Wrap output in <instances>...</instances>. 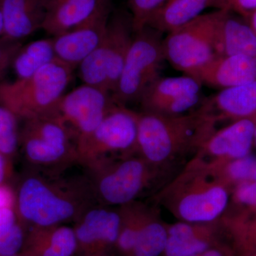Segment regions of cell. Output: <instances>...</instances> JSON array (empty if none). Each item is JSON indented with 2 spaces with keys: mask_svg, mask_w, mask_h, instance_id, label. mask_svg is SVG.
I'll return each mask as SVG.
<instances>
[{
  "mask_svg": "<svg viewBox=\"0 0 256 256\" xmlns=\"http://www.w3.org/2000/svg\"><path fill=\"white\" fill-rule=\"evenodd\" d=\"M14 192L18 216L26 228L75 222L96 200L88 178L67 180L40 171L24 175Z\"/></svg>",
  "mask_w": 256,
  "mask_h": 256,
  "instance_id": "6da1fadb",
  "label": "cell"
},
{
  "mask_svg": "<svg viewBox=\"0 0 256 256\" xmlns=\"http://www.w3.org/2000/svg\"><path fill=\"white\" fill-rule=\"evenodd\" d=\"M232 190L210 166L192 158L154 196L178 222L210 223L222 218L230 203Z\"/></svg>",
  "mask_w": 256,
  "mask_h": 256,
  "instance_id": "7a4b0ae2",
  "label": "cell"
},
{
  "mask_svg": "<svg viewBox=\"0 0 256 256\" xmlns=\"http://www.w3.org/2000/svg\"><path fill=\"white\" fill-rule=\"evenodd\" d=\"M216 124L197 110L178 116L138 114V154L151 164L168 170L178 160L194 156Z\"/></svg>",
  "mask_w": 256,
  "mask_h": 256,
  "instance_id": "3957f363",
  "label": "cell"
},
{
  "mask_svg": "<svg viewBox=\"0 0 256 256\" xmlns=\"http://www.w3.org/2000/svg\"><path fill=\"white\" fill-rule=\"evenodd\" d=\"M88 168L96 201L118 207L137 201L144 192L160 182L168 170L151 164L138 154L108 158Z\"/></svg>",
  "mask_w": 256,
  "mask_h": 256,
  "instance_id": "277c9868",
  "label": "cell"
},
{
  "mask_svg": "<svg viewBox=\"0 0 256 256\" xmlns=\"http://www.w3.org/2000/svg\"><path fill=\"white\" fill-rule=\"evenodd\" d=\"M74 68L56 60L32 76L0 82V105L20 120L53 112L70 82Z\"/></svg>",
  "mask_w": 256,
  "mask_h": 256,
  "instance_id": "5b68a950",
  "label": "cell"
},
{
  "mask_svg": "<svg viewBox=\"0 0 256 256\" xmlns=\"http://www.w3.org/2000/svg\"><path fill=\"white\" fill-rule=\"evenodd\" d=\"M133 37L131 15L124 12L111 13L104 40L79 64V75L84 84L112 94Z\"/></svg>",
  "mask_w": 256,
  "mask_h": 256,
  "instance_id": "8992f818",
  "label": "cell"
},
{
  "mask_svg": "<svg viewBox=\"0 0 256 256\" xmlns=\"http://www.w3.org/2000/svg\"><path fill=\"white\" fill-rule=\"evenodd\" d=\"M24 122L20 148L28 163L42 169H56L78 162L73 133L56 114H44Z\"/></svg>",
  "mask_w": 256,
  "mask_h": 256,
  "instance_id": "52a82bcc",
  "label": "cell"
},
{
  "mask_svg": "<svg viewBox=\"0 0 256 256\" xmlns=\"http://www.w3.org/2000/svg\"><path fill=\"white\" fill-rule=\"evenodd\" d=\"M224 10L202 14L168 34L163 40L165 60L191 76L217 58L216 40Z\"/></svg>",
  "mask_w": 256,
  "mask_h": 256,
  "instance_id": "ba28073f",
  "label": "cell"
},
{
  "mask_svg": "<svg viewBox=\"0 0 256 256\" xmlns=\"http://www.w3.org/2000/svg\"><path fill=\"white\" fill-rule=\"evenodd\" d=\"M161 34L149 26L134 33L117 86L112 94L118 105L140 102L148 88L159 78L165 60Z\"/></svg>",
  "mask_w": 256,
  "mask_h": 256,
  "instance_id": "9c48e42d",
  "label": "cell"
},
{
  "mask_svg": "<svg viewBox=\"0 0 256 256\" xmlns=\"http://www.w3.org/2000/svg\"><path fill=\"white\" fill-rule=\"evenodd\" d=\"M138 112L116 105L88 137L76 144L78 162L89 166L108 158L138 154Z\"/></svg>",
  "mask_w": 256,
  "mask_h": 256,
  "instance_id": "30bf717a",
  "label": "cell"
},
{
  "mask_svg": "<svg viewBox=\"0 0 256 256\" xmlns=\"http://www.w3.org/2000/svg\"><path fill=\"white\" fill-rule=\"evenodd\" d=\"M116 105L110 92L84 84L62 96L53 112L72 131L76 143L90 136Z\"/></svg>",
  "mask_w": 256,
  "mask_h": 256,
  "instance_id": "8fae6325",
  "label": "cell"
},
{
  "mask_svg": "<svg viewBox=\"0 0 256 256\" xmlns=\"http://www.w3.org/2000/svg\"><path fill=\"white\" fill-rule=\"evenodd\" d=\"M201 82L191 76L156 78L148 88L140 102L142 112L178 116L193 112L204 99Z\"/></svg>",
  "mask_w": 256,
  "mask_h": 256,
  "instance_id": "7c38bea8",
  "label": "cell"
},
{
  "mask_svg": "<svg viewBox=\"0 0 256 256\" xmlns=\"http://www.w3.org/2000/svg\"><path fill=\"white\" fill-rule=\"evenodd\" d=\"M120 226L119 210L94 206L76 220V256H112Z\"/></svg>",
  "mask_w": 256,
  "mask_h": 256,
  "instance_id": "4fadbf2b",
  "label": "cell"
},
{
  "mask_svg": "<svg viewBox=\"0 0 256 256\" xmlns=\"http://www.w3.org/2000/svg\"><path fill=\"white\" fill-rule=\"evenodd\" d=\"M256 128V116L215 130L193 158L208 166H214L248 156L254 144Z\"/></svg>",
  "mask_w": 256,
  "mask_h": 256,
  "instance_id": "5bb4252c",
  "label": "cell"
},
{
  "mask_svg": "<svg viewBox=\"0 0 256 256\" xmlns=\"http://www.w3.org/2000/svg\"><path fill=\"white\" fill-rule=\"evenodd\" d=\"M111 14L110 5L70 31L52 37L56 56L74 69L100 44Z\"/></svg>",
  "mask_w": 256,
  "mask_h": 256,
  "instance_id": "9a60e30c",
  "label": "cell"
},
{
  "mask_svg": "<svg viewBox=\"0 0 256 256\" xmlns=\"http://www.w3.org/2000/svg\"><path fill=\"white\" fill-rule=\"evenodd\" d=\"M220 220L210 223L168 224V240L161 256H191L225 242L226 236Z\"/></svg>",
  "mask_w": 256,
  "mask_h": 256,
  "instance_id": "2e32d148",
  "label": "cell"
},
{
  "mask_svg": "<svg viewBox=\"0 0 256 256\" xmlns=\"http://www.w3.org/2000/svg\"><path fill=\"white\" fill-rule=\"evenodd\" d=\"M196 110L210 116L216 124L254 117L256 116V82L220 89L204 99Z\"/></svg>",
  "mask_w": 256,
  "mask_h": 256,
  "instance_id": "e0dca14e",
  "label": "cell"
},
{
  "mask_svg": "<svg viewBox=\"0 0 256 256\" xmlns=\"http://www.w3.org/2000/svg\"><path fill=\"white\" fill-rule=\"evenodd\" d=\"M202 85L226 88L256 82V56L217 57L192 74Z\"/></svg>",
  "mask_w": 256,
  "mask_h": 256,
  "instance_id": "ac0fdd59",
  "label": "cell"
},
{
  "mask_svg": "<svg viewBox=\"0 0 256 256\" xmlns=\"http://www.w3.org/2000/svg\"><path fill=\"white\" fill-rule=\"evenodd\" d=\"M42 30L52 37L70 31L109 6L108 0H45Z\"/></svg>",
  "mask_w": 256,
  "mask_h": 256,
  "instance_id": "d6986e66",
  "label": "cell"
},
{
  "mask_svg": "<svg viewBox=\"0 0 256 256\" xmlns=\"http://www.w3.org/2000/svg\"><path fill=\"white\" fill-rule=\"evenodd\" d=\"M2 8L3 40L22 42L42 28L46 16L45 0H2Z\"/></svg>",
  "mask_w": 256,
  "mask_h": 256,
  "instance_id": "ffe728a7",
  "label": "cell"
},
{
  "mask_svg": "<svg viewBox=\"0 0 256 256\" xmlns=\"http://www.w3.org/2000/svg\"><path fill=\"white\" fill-rule=\"evenodd\" d=\"M77 240L74 227L65 224L30 227L21 256H76Z\"/></svg>",
  "mask_w": 256,
  "mask_h": 256,
  "instance_id": "44dd1931",
  "label": "cell"
},
{
  "mask_svg": "<svg viewBox=\"0 0 256 256\" xmlns=\"http://www.w3.org/2000/svg\"><path fill=\"white\" fill-rule=\"evenodd\" d=\"M216 53L217 57L256 56L255 32L242 16L224 11L217 32Z\"/></svg>",
  "mask_w": 256,
  "mask_h": 256,
  "instance_id": "7402d4cb",
  "label": "cell"
},
{
  "mask_svg": "<svg viewBox=\"0 0 256 256\" xmlns=\"http://www.w3.org/2000/svg\"><path fill=\"white\" fill-rule=\"evenodd\" d=\"M26 230L16 210L14 188L0 185V256L20 254Z\"/></svg>",
  "mask_w": 256,
  "mask_h": 256,
  "instance_id": "603a6c76",
  "label": "cell"
},
{
  "mask_svg": "<svg viewBox=\"0 0 256 256\" xmlns=\"http://www.w3.org/2000/svg\"><path fill=\"white\" fill-rule=\"evenodd\" d=\"M210 0H166L153 15L148 26L160 32L170 33L202 14Z\"/></svg>",
  "mask_w": 256,
  "mask_h": 256,
  "instance_id": "cb8c5ba5",
  "label": "cell"
},
{
  "mask_svg": "<svg viewBox=\"0 0 256 256\" xmlns=\"http://www.w3.org/2000/svg\"><path fill=\"white\" fill-rule=\"evenodd\" d=\"M220 220L236 255L256 250V208L227 210Z\"/></svg>",
  "mask_w": 256,
  "mask_h": 256,
  "instance_id": "d4e9b609",
  "label": "cell"
},
{
  "mask_svg": "<svg viewBox=\"0 0 256 256\" xmlns=\"http://www.w3.org/2000/svg\"><path fill=\"white\" fill-rule=\"evenodd\" d=\"M56 60L53 38H42L22 45L15 55L12 68L16 79L26 78Z\"/></svg>",
  "mask_w": 256,
  "mask_h": 256,
  "instance_id": "484cf974",
  "label": "cell"
},
{
  "mask_svg": "<svg viewBox=\"0 0 256 256\" xmlns=\"http://www.w3.org/2000/svg\"><path fill=\"white\" fill-rule=\"evenodd\" d=\"M152 206L134 201L119 207L120 226L116 252L120 256H132L133 250Z\"/></svg>",
  "mask_w": 256,
  "mask_h": 256,
  "instance_id": "4316f807",
  "label": "cell"
},
{
  "mask_svg": "<svg viewBox=\"0 0 256 256\" xmlns=\"http://www.w3.org/2000/svg\"><path fill=\"white\" fill-rule=\"evenodd\" d=\"M168 224L160 216L156 207L152 206L143 224L132 256H161L166 246Z\"/></svg>",
  "mask_w": 256,
  "mask_h": 256,
  "instance_id": "83f0119b",
  "label": "cell"
},
{
  "mask_svg": "<svg viewBox=\"0 0 256 256\" xmlns=\"http://www.w3.org/2000/svg\"><path fill=\"white\" fill-rule=\"evenodd\" d=\"M208 166L232 190L238 184L252 181L256 168V156L250 154L222 164Z\"/></svg>",
  "mask_w": 256,
  "mask_h": 256,
  "instance_id": "f1b7e54d",
  "label": "cell"
},
{
  "mask_svg": "<svg viewBox=\"0 0 256 256\" xmlns=\"http://www.w3.org/2000/svg\"><path fill=\"white\" fill-rule=\"evenodd\" d=\"M20 119L0 105V153L13 160L20 148Z\"/></svg>",
  "mask_w": 256,
  "mask_h": 256,
  "instance_id": "f546056e",
  "label": "cell"
},
{
  "mask_svg": "<svg viewBox=\"0 0 256 256\" xmlns=\"http://www.w3.org/2000/svg\"><path fill=\"white\" fill-rule=\"evenodd\" d=\"M166 0H128L134 33L148 26L150 20Z\"/></svg>",
  "mask_w": 256,
  "mask_h": 256,
  "instance_id": "4dcf8cb0",
  "label": "cell"
},
{
  "mask_svg": "<svg viewBox=\"0 0 256 256\" xmlns=\"http://www.w3.org/2000/svg\"><path fill=\"white\" fill-rule=\"evenodd\" d=\"M228 207L230 210L256 208V181L244 182L234 186Z\"/></svg>",
  "mask_w": 256,
  "mask_h": 256,
  "instance_id": "1f68e13d",
  "label": "cell"
},
{
  "mask_svg": "<svg viewBox=\"0 0 256 256\" xmlns=\"http://www.w3.org/2000/svg\"><path fill=\"white\" fill-rule=\"evenodd\" d=\"M224 10L246 20L256 10V0H210L208 8Z\"/></svg>",
  "mask_w": 256,
  "mask_h": 256,
  "instance_id": "d6a6232c",
  "label": "cell"
},
{
  "mask_svg": "<svg viewBox=\"0 0 256 256\" xmlns=\"http://www.w3.org/2000/svg\"><path fill=\"white\" fill-rule=\"evenodd\" d=\"M22 45V42L8 41L0 38V82L12 67L15 55Z\"/></svg>",
  "mask_w": 256,
  "mask_h": 256,
  "instance_id": "836d02e7",
  "label": "cell"
},
{
  "mask_svg": "<svg viewBox=\"0 0 256 256\" xmlns=\"http://www.w3.org/2000/svg\"><path fill=\"white\" fill-rule=\"evenodd\" d=\"M191 256H236V252L230 242L225 240L204 252Z\"/></svg>",
  "mask_w": 256,
  "mask_h": 256,
  "instance_id": "e575fe53",
  "label": "cell"
},
{
  "mask_svg": "<svg viewBox=\"0 0 256 256\" xmlns=\"http://www.w3.org/2000/svg\"><path fill=\"white\" fill-rule=\"evenodd\" d=\"M13 174L12 160L0 153V185L10 184Z\"/></svg>",
  "mask_w": 256,
  "mask_h": 256,
  "instance_id": "d590c367",
  "label": "cell"
},
{
  "mask_svg": "<svg viewBox=\"0 0 256 256\" xmlns=\"http://www.w3.org/2000/svg\"><path fill=\"white\" fill-rule=\"evenodd\" d=\"M246 21L248 23L250 28L254 30V31L255 32V33L256 34V11H254L252 14L249 15L248 18L246 20Z\"/></svg>",
  "mask_w": 256,
  "mask_h": 256,
  "instance_id": "8d00e7d4",
  "label": "cell"
},
{
  "mask_svg": "<svg viewBox=\"0 0 256 256\" xmlns=\"http://www.w3.org/2000/svg\"><path fill=\"white\" fill-rule=\"evenodd\" d=\"M2 0H0V38H1L2 35L3 33V15H2Z\"/></svg>",
  "mask_w": 256,
  "mask_h": 256,
  "instance_id": "74e56055",
  "label": "cell"
},
{
  "mask_svg": "<svg viewBox=\"0 0 256 256\" xmlns=\"http://www.w3.org/2000/svg\"><path fill=\"white\" fill-rule=\"evenodd\" d=\"M236 256H256V250L252 252H244V254H237Z\"/></svg>",
  "mask_w": 256,
  "mask_h": 256,
  "instance_id": "f35d334b",
  "label": "cell"
},
{
  "mask_svg": "<svg viewBox=\"0 0 256 256\" xmlns=\"http://www.w3.org/2000/svg\"><path fill=\"white\" fill-rule=\"evenodd\" d=\"M254 144L256 146V128L255 130V136H254Z\"/></svg>",
  "mask_w": 256,
  "mask_h": 256,
  "instance_id": "ab89813d",
  "label": "cell"
},
{
  "mask_svg": "<svg viewBox=\"0 0 256 256\" xmlns=\"http://www.w3.org/2000/svg\"><path fill=\"white\" fill-rule=\"evenodd\" d=\"M21 256L20 254H16V255H12V256Z\"/></svg>",
  "mask_w": 256,
  "mask_h": 256,
  "instance_id": "60d3db41",
  "label": "cell"
}]
</instances>
